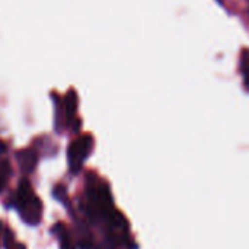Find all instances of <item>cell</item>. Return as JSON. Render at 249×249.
I'll use <instances>...</instances> for the list:
<instances>
[{"label": "cell", "instance_id": "1", "mask_svg": "<svg viewBox=\"0 0 249 249\" xmlns=\"http://www.w3.org/2000/svg\"><path fill=\"white\" fill-rule=\"evenodd\" d=\"M16 209L28 225H38L42 217L41 200L34 194L28 179H22L16 190Z\"/></svg>", "mask_w": 249, "mask_h": 249}, {"label": "cell", "instance_id": "2", "mask_svg": "<svg viewBox=\"0 0 249 249\" xmlns=\"http://www.w3.org/2000/svg\"><path fill=\"white\" fill-rule=\"evenodd\" d=\"M92 146H93V140L89 134L80 136L70 144L67 156H69V168L73 174H77L80 171L82 165L85 163V160L88 159L92 150Z\"/></svg>", "mask_w": 249, "mask_h": 249}, {"label": "cell", "instance_id": "3", "mask_svg": "<svg viewBox=\"0 0 249 249\" xmlns=\"http://www.w3.org/2000/svg\"><path fill=\"white\" fill-rule=\"evenodd\" d=\"M89 203H90L93 212L101 216L109 217L111 213L114 212L112 198H111L109 190L105 184H99V185L89 188Z\"/></svg>", "mask_w": 249, "mask_h": 249}, {"label": "cell", "instance_id": "4", "mask_svg": "<svg viewBox=\"0 0 249 249\" xmlns=\"http://www.w3.org/2000/svg\"><path fill=\"white\" fill-rule=\"evenodd\" d=\"M16 160L23 174H31L38 162V156L32 149H23L16 153Z\"/></svg>", "mask_w": 249, "mask_h": 249}, {"label": "cell", "instance_id": "5", "mask_svg": "<svg viewBox=\"0 0 249 249\" xmlns=\"http://www.w3.org/2000/svg\"><path fill=\"white\" fill-rule=\"evenodd\" d=\"M63 107H64V115H66V120L71 123V120L74 118L76 115V111H77V95H76V90L74 89H70L64 98V102H63Z\"/></svg>", "mask_w": 249, "mask_h": 249}, {"label": "cell", "instance_id": "6", "mask_svg": "<svg viewBox=\"0 0 249 249\" xmlns=\"http://www.w3.org/2000/svg\"><path fill=\"white\" fill-rule=\"evenodd\" d=\"M57 233H58V242H60V249H74L71 236L69 233V231L63 226V225H57L55 228Z\"/></svg>", "mask_w": 249, "mask_h": 249}, {"label": "cell", "instance_id": "7", "mask_svg": "<svg viewBox=\"0 0 249 249\" xmlns=\"http://www.w3.org/2000/svg\"><path fill=\"white\" fill-rule=\"evenodd\" d=\"M10 172H12V171H10L9 162H7V160H1V162H0V193H1V190L4 188L6 182H7V178H9Z\"/></svg>", "mask_w": 249, "mask_h": 249}, {"label": "cell", "instance_id": "8", "mask_svg": "<svg viewBox=\"0 0 249 249\" xmlns=\"http://www.w3.org/2000/svg\"><path fill=\"white\" fill-rule=\"evenodd\" d=\"M241 70H242L245 83H247V86L249 88V51H244L242 61H241Z\"/></svg>", "mask_w": 249, "mask_h": 249}, {"label": "cell", "instance_id": "9", "mask_svg": "<svg viewBox=\"0 0 249 249\" xmlns=\"http://www.w3.org/2000/svg\"><path fill=\"white\" fill-rule=\"evenodd\" d=\"M4 150H6V146H4V143H3V142H0V155H1V153H4Z\"/></svg>", "mask_w": 249, "mask_h": 249}, {"label": "cell", "instance_id": "10", "mask_svg": "<svg viewBox=\"0 0 249 249\" xmlns=\"http://www.w3.org/2000/svg\"><path fill=\"white\" fill-rule=\"evenodd\" d=\"M3 232H4V229H3V225L0 223V242L3 241Z\"/></svg>", "mask_w": 249, "mask_h": 249}]
</instances>
